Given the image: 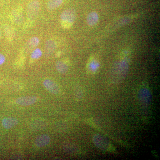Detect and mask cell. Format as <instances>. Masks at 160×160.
<instances>
[{"instance_id": "cell-4", "label": "cell", "mask_w": 160, "mask_h": 160, "mask_svg": "<svg viewBox=\"0 0 160 160\" xmlns=\"http://www.w3.org/2000/svg\"><path fill=\"white\" fill-rule=\"evenodd\" d=\"M93 141L95 145L100 149L106 150L109 148V143L105 138L100 135H96L93 137Z\"/></svg>"}, {"instance_id": "cell-13", "label": "cell", "mask_w": 160, "mask_h": 160, "mask_svg": "<svg viewBox=\"0 0 160 160\" xmlns=\"http://www.w3.org/2000/svg\"><path fill=\"white\" fill-rule=\"evenodd\" d=\"M63 0H50L47 3V8L49 10H54L62 4Z\"/></svg>"}, {"instance_id": "cell-9", "label": "cell", "mask_w": 160, "mask_h": 160, "mask_svg": "<svg viewBox=\"0 0 160 160\" xmlns=\"http://www.w3.org/2000/svg\"><path fill=\"white\" fill-rule=\"evenodd\" d=\"M99 15L96 12H90L87 16L86 21L88 25L90 26H95L99 21Z\"/></svg>"}, {"instance_id": "cell-7", "label": "cell", "mask_w": 160, "mask_h": 160, "mask_svg": "<svg viewBox=\"0 0 160 160\" xmlns=\"http://www.w3.org/2000/svg\"><path fill=\"white\" fill-rule=\"evenodd\" d=\"M50 138L47 134H42L39 136L35 141V145L38 147L42 148L47 146L50 142Z\"/></svg>"}, {"instance_id": "cell-5", "label": "cell", "mask_w": 160, "mask_h": 160, "mask_svg": "<svg viewBox=\"0 0 160 160\" xmlns=\"http://www.w3.org/2000/svg\"><path fill=\"white\" fill-rule=\"evenodd\" d=\"M37 100V98L35 96H25L18 98L16 100V102L18 105L22 106H29L33 105Z\"/></svg>"}, {"instance_id": "cell-3", "label": "cell", "mask_w": 160, "mask_h": 160, "mask_svg": "<svg viewBox=\"0 0 160 160\" xmlns=\"http://www.w3.org/2000/svg\"><path fill=\"white\" fill-rule=\"evenodd\" d=\"M127 66L124 62H120L114 67L113 75L116 77L115 81H119L120 80L122 79L127 72ZM114 77V78H115Z\"/></svg>"}, {"instance_id": "cell-17", "label": "cell", "mask_w": 160, "mask_h": 160, "mask_svg": "<svg viewBox=\"0 0 160 160\" xmlns=\"http://www.w3.org/2000/svg\"><path fill=\"white\" fill-rule=\"evenodd\" d=\"M6 61V58L2 53H0V65H2Z\"/></svg>"}, {"instance_id": "cell-8", "label": "cell", "mask_w": 160, "mask_h": 160, "mask_svg": "<svg viewBox=\"0 0 160 160\" xmlns=\"http://www.w3.org/2000/svg\"><path fill=\"white\" fill-rule=\"evenodd\" d=\"M18 121L14 118H6L3 119L2 121V125L6 129H10L17 126Z\"/></svg>"}, {"instance_id": "cell-6", "label": "cell", "mask_w": 160, "mask_h": 160, "mask_svg": "<svg viewBox=\"0 0 160 160\" xmlns=\"http://www.w3.org/2000/svg\"><path fill=\"white\" fill-rule=\"evenodd\" d=\"M43 85L50 93L57 94L59 92L60 89L54 82L49 79H46L43 82Z\"/></svg>"}, {"instance_id": "cell-11", "label": "cell", "mask_w": 160, "mask_h": 160, "mask_svg": "<svg viewBox=\"0 0 160 160\" xmlns=\"http://www.w3.org/2000/svg\"><path fill=\"white\" fill-rule=\"evenodd\" d=\"M99 67V63L98 61L93 58L90 59L88 64V69L91 73H94L97 71Z\"/></svg>"}, {"instance_id": "cell-2", "label": "cell", "mask_w": 160, "mask_h": 160, "mask_svg": "<svg viewBox=\"0 0 160 160\" xmlns=\"http://www.w3.org/2000/svg\"><path fill=\"white\" fill-rule=\"evenodd\" d=\"M40 3L38 1L30 2L27 7V16L30 21H33L37 17L40 10Z\"/></svg>"}, {"instance_id": "cell-15", "label": "cell", "mask_w": 160, "mask_h": 160, "mask_svg": "<svg viewBox=\"0 0 160 160\" xmlns=\"http://www.w3.org/2000/svg\"><path fill=\"white\" fill-rule=\"evenodd\" d=\"M39 43V40L37 37H33L31 38L29 41V46L32 48L37 47Z\"/></svg>"}, {"instance_id": "cell-14", "label": "cell", "mask_w": 160, "mask_h": 160, "mask_svg": "<svg viewBox=\"0 0 160 160\" xmlns=\"http://www.w3.org/2000/svg\"><path fill=\"white\" fill-rule=\"evenodd\" d=\"M42 52L41 49L39 48H37L32 52L31 58L37 59L39 58L42 56Z\"/></svg>"}, {"instance_id": "cell-12", "label": "cell", "mask_w": 160, "mask_h": 160, "mask_svg": "<svg viewBox=\"0 0 160 160\" xmlns=\"http://www.w3.org/2000/svg\"><path fill=\"white\" fill-rule=\"evenodd\" d=\"M56 68L57 70L60 73L65 74L68 71V66L66 63L62 61H58L56 64Z\"/></svg>"}, {"instance_id": "cell-10", "label": "cell", "mask_w": 160, "mask_h": 160, "mask_svg": "<svg viewBox=\"0 0 160 160\" xmlns=\"http://www.w3.org/2000/svg\"><path fill=\"white\" fill-rule=\"evenodd\" d=\"M56 49V45L54 41L49 40L46 42L45 46L46 54L50 55L54 52Z\"/></svg>"}, {"instance_id": "cell-16", "label": "cell", "mask_w": 160, "mask_h": 160, "mask_svg": "<svg viewBox=\"0 0 160 160\" xmlns=\"http://www.w3.org/2000/svg\"><path fill=\"white\" fill-rule=\"evenodd\" d=\"M5 32H6V36L9 39L11 40L12 39V38L13 37V30L12 29H11V28H10L9 26H6V28H5Z\"/></svg>"}, {"instance_id": "cell-1", "label": "cell", "mask_w": 160, "mask_h": 160, "mask_svg": "<svg viewBox=\"0 0 160 160\" xmlns=\"http://www.w3.org/2000/svg\"><path fill=\"white\" fill-rule=\"evenodd\" d=\"M76 15L74 9H69L64 10L60 16L61 25L64 29L71 28L75 21Z\"/></svg>"}]
</instances>
